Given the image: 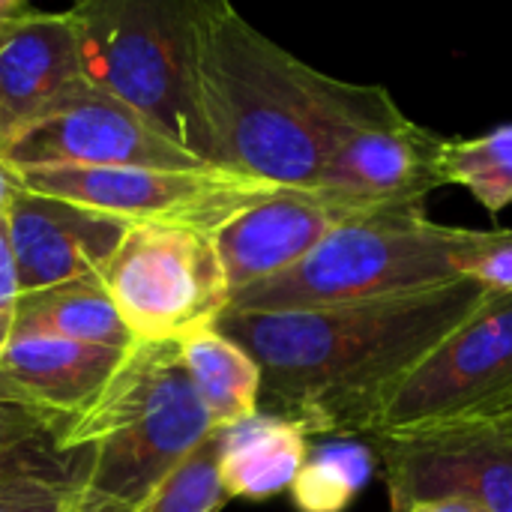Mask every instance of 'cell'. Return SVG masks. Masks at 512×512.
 Instances as JSON below:
<instances>
[{"label": "cell", "mask_w": 512, "mask_h": 512, "mask_svg": "<svg viewBox=\"0 0 512 512\" xmlns=\"http://www.w3.org/2000/svg\"><path fill=\"white\" fill-rule=\"evenodd\" d=\"M441 144L444 135L414 123L408 114L354 129L330 147L318 189L381 207H417L444 186Z\"/></svg>", "instance_id": "4fadbf2b"}, {"label": "cell", "mask_w": 512, "mask_h": 512, "mask_svg": "<svg viewBox=\"0 0 512 512\" xmlns=\"http://www.w3.org/2000/svg\"><path fill=\"white\" fill-rule=\"evenodd\" d=\"M12 336H51L111 351L135 348V339L120 321L102 276L24 291L18 297Z\"/></svg>", "instance_id": "e0dca14e"}, {"label": "cell", "mask_w": 512, "mask_h": 512, "mask_svg": "<svg viewBox=\"0 0 512 512\" xmlns=\"http://www.w3.org/2000/svg\"><path fill=\"white\" fill-rule=\"evenodd\" d=\"M180 360L213 429H231L258 414L261 372L255 360L216 327L183 339Z\"/></svg>", "instance_id": "ac0fdd59"}, {"label": "cell", "mask_w": 512, "mask_h": 512, "mask_svg": "<svg viewBox=\"0 0 512 512\" xmlns=\"http://www.w3.org/2000/svg\"><path fill=\"white\" fill-rule=\"evenodd\" d=\"M369 447L384 468L390 512L423 501H471L512 512V417L369 438Z\"/></svg>", "instance_id": "30bf717a"}, {"label": "cell", "mask_w": 512, "mask_h": 512, "mask_svg": "<svg viewBox=\"0 0 512 512\" xmlns=\"http://www.w3.org/2000/svg\"><path fill=\"white\" fill-rule=\"evenodd\" d=\"M468 279L483 285L492 294L512 291V228H504L501 240L471 264Z\"/></svg>", "instance_id": "cb8c5ba5"}, {"label": "cell", "mask_w": 512, "mask_h": 512, "mask_svg": "<svg viewBox=\"0 0 512 512\" xmlns=\"http://www.w3.org/2000/svg\"><path fill=\"white\" fill-rule=\"evenodd\" d=\"M372 210L384 207L327 189H276L264 201L237 213L210 234L231 297L249 285L285 273L303 261L330 231Z\"/></svg>", "instance_id": "8fae6325"}, {"label": "cell", "mask_w": 512, "mask_h": 512, "mask_svg": "<svg viewBox=\"0 0 512 512\" xmlns=\"http://www.w3.org/2000/svg\"><path fill=\"white\" fill-rule=\"evenodd\" d=\"M27 12H33V6L24 3V0H0V27L21 18V15H27Z\"/></svg>", "instance_id": "f1b7e54d"}, {"label": "cell", "mask_w": 512, "mask_h": 512, "mask_svg": "<svg viewBox=\"0 0 512 512\" xmlns=\"http://www.w3.org/2000/svg\"><path fill=\"white\" fill-rule=\"evenodd\" d=\"M0 156L15 171L42 168H210L159 135L141 114L78 78ZM222 171V168H219Z\"/></svg>", "instance_id": "9c48e42d"}, {"label": "cell", "mask_w": 512, "mask_h": 512, "mask_svg": "<svg viewBox=\"0 0 512 512\" xmlns=\"http://www.w3.org/2000/svg\"><path fill=\"white\" fill-rule=\"evenodd\" d=\"M375 465V450L360 441L324 444L309 453L291 483V501L297 512H345L369 486Z\"/></svg>", "instance_id": "d6986e66"}, {"label": "cell", "mask_w": 512, "mask_h": 512, "mask_svg": "<svg viewBox=\"0 0 512 512\" xmlns=\"http://www.w3.org/2000/svg\"><path fill=\"white\" fill-rule=\"evenodd\" d=\"M210 432L180 342H135L96 405L57 438L60 453H84L72 512H138Z\"/></svg>", "instance_id": "3957f363"}, {"label": "cell", "mask_w": 512, "mask_h": 512, "mask_svg": "<svg viewBox=\"0 0 512 512\" xmlns=\"http://www.w3.org/2000/svg\"><path fill=\"white\" fill-rule=\"evenodd\" d=\"M75 462H78V453H72V459H66L63 465H54V468H30V471H12V474H0V498H6L9 492H15V489H18V486H24L27 480H36V477H48V474L69 471Z\"/></svg>", "instance_id": "484cf974"}, {"label": "cell", "mask_w": 512, "mask_h": 512, "mask_svg": "<svg viewBox=\"0 0 512 512\" xmlns=\"http://www.w3.org/2000/svg\"><path fill=\"white\" fill-rule=\"evenodd\" d=\"M444 186L468 189L489 213L512 204V120L477 138H444L441 144Z\"/></svg>", "instance_id": "ffe728a7"}, {"label": "cell", "mask_w": 512, "mask_h": 512, "mask_svg": "<svg viewBox=\"0 0 512 512\" xmlns=\"http://www.w3.org/2000/svg\"><path fill=\"white\" fill-rule=\"evenodd\" d=\"M81 75L69 12H27L0 27V147L30 126Z\"/></svg>", "instance_id": "9a60e30c"}, {"label": "cell", "mask_w": 512, "mask_h": 512, "mask_svg": "<svg viewBox=\"0 0 512 512\" xmlns=\"http://www.w3.org/2000/svg\"><path fill=\"white\" fill-rule=\"evenodd\" d=\"M309 453V438L297 426L258 411L255 417L222 429V489L228 501H267L291 489Z\"/></svg>", "instance_id": "2e32d148"}, {"label": "cell", "mask_w": 512, "mask_h": 512, "mask_svg": "<svg viewBox=\"0 0 512 512\" xmlns=\"http://www.w3.org/2000/svg\"><path fill=\"white\" fill-rule=\"evenodd\" d=\"M462 279L444 288L306 312H225L216 330L261 372L258 411L306 438L357 441L402 381L489 297Z\"/></svg>", "instance_id": "6da1fadb"}, {"label": "cell", "mask_w": 512, "mask_h": 512, "mask_svg": "<svg viewBox=\"0 0 512 512\" xmlns=\"http://www.w3.org/2000/svg\"><path fill=\"white\" fill-rule=\"evenodd\" d=\"M219 453L222 429H213L138 512H222L228 495L219 480Z\"/></svg>", "instance_id": "44dd1931"}, {"label": "cell", "mask_w": 512, "mask_h": 512, "mask_svg": "<svg viewBox=\"0 0 512 512\" xmlns=\"http://www.w3.org/2000/svg\"><path fill=\"white\" fill-rule=\"evenodd\" d=\"M81 75L159 135L219 168L195 84L192 0H87L69 9Z\"/></svg>", "instance_id": "5b68a950"}, {"label": "cell", "mask_w": 512, "mask_h": 512, "mask_svg": "<svg viewBox=\"0 0 512 512\" xmlns=\"http://www.w3.org/2000/svg\"><path fill=\"white\" fill-rule=\"evenodd\" d=\"M126 228L117 216L21 186L6 213L21 294L102 276Z\"/></svg>", "instance_id": "7c38bea8"}, {"label": "cell", "mask_w": 512, "mask_h": 512, "mask_svg": "<svg viewBox=\"0 0 512 512\" xmlns=\"http://www.w3.org/2000/svg\"><path fill=\"white\" fill-rule=\"evenodd\" d=\"M512 417V291L489 294L393 393L366 438Z\"/></svg>", "instance_id": "52a82bcc"}, {"label": "cell", "mask_w": 512, "mask_h": 512, "mask_svg": "<svg viewBox=\"0 0 512 512\" xmlns=\"http://www.w3.org/2000/svg\"><path fill=\"white\" fill-rule=\"evenodd\" d=\"M18 297H21V285H18V270H15L12 246H9L6 219H3L0 222V354L6 351V345L15 333Z\"/></svg>", "instance_id": "d4e9b609"}, {"label": "cell", "mask_w": 512, "mask_h": 512, "mask_svg": "<svg viewBox=\"0 0 512 512\" xmlns=\"http://www.w3.org/2000/svg\"><path fill=\"white\" fill-rule=\"evenodd\" d=\"M192 27L198 105L222 171L318 189L339 138L405 117L384 87L312 69L225 0H192Z\"/></svg>", "instance_id": "7a4b0ae2"}, {"label": "cell", "mask_w": 512, "mask_h": 512, "mask_svg": "<svg viewBox=\"0 0 512 512\" xmlns=\"http://www.w3.org/2000/svg\"><path fill=\"white\" fill-rule=\"evenodd\" d=\"M102 282L135 342H183L231 306L216 243L192 228L129 225Z\"/></svg>", "instance_id": "8992f818"}, {"label": "cell", "mask_w": 512, "mask_h": 512, "mask_svg": "<svg viewBox=\"0 0 512 512\" xmlns=\"http://www.w3.org/2000/svg\"><path fill=\"white\" fill-rule=\"evenodd\" d=\"M72 459V453L57 450V432L36 417L0 405V474L54 468Z\"/></svg>", "instance_id": "7402d4cb"}, {"label": "cell", "mask_w": 512, "mask_h": 512, "mask_svg": "<svg viewBox=\"0 0 512 512\" xmlns=\"http://www.w3.org/2000/svg\"><path fill=\"white\" fill-rule=\"evenodd\" d=\"M408 512H492L480 504H471V501H423V504H414Z\"/></svg>", "instance_id": "83f0119b"}, {"label": "cell", "mask_w": 512, "mask_h": 512, "mask_svg": "<svg viewBox=\"0 0 512 512\" xmlns=\"http://www.w3.org/2000/svg\"><path fill=\"white\" fill-rule=\"evenodd\" d=\"M18 189H21V180H18L15 168L0 156V222L6 219L9 204H12V198H15V192H18Z\"/></svg>", "instance_id": "4316f807"}, {"label": "cell", "mask_w": 512, "mask_h": 512, "mask_svg": "<svg viewBox=\"0 0 512 512\" xmlns=\"http://www.w3.org/2000/svg\"><path fill=\"white\" fill-rule=\"evenodd\" d=\"M15 174L30 192L81 204L129 225L150 222L204 234L219 231L237 213L282 189L219 168H42Z\"/></svg>", "instance_id": "ba28073f"}, {"label": "cell", "mask_w": 512, "mask_h": 512, "mask_svg": "<svg viewBox=\"0 0 512 512\" xmlns=\"http://www.w3.org/2000/svg\"><path fill=\"white\" fill-rule=\"evenodd\" d=\"M504 228L438 225L426 207H384L330 231L285 273L231 297L228 312H306L417 294L468 279Z\"/></svg>", "instance_id": "277c9868"}, {"label": "cell", "mask_w": 512, "mask_h": 512, "mask_svg": "<svg viewBox=\"0 0 512 512\" xmlns=\"http://www.w3.org/2000/svg\"><path fill=\"white\" fill-rule=\"evenodd\" d=\"M84 474V453L69 471L27 480L6 498H0V512H72L78 486Z\"/></svg>", "instance_id": "603a6c76"}, {"label": "cell", "mask_w": 512, "mask_h": 512, "mask_svg": "<svg viewBox=\"0 0 512 512\" xmlns=\"http://www.w3.org/2000/svg\"><path fill=\"white\" fill-rule=\"evenodd\" d=\"M126 351L51 336H12L0 354V405L60 432L96 405Z\"/></svg>", "instance_id": "5bb4252c"}]
</instances>
